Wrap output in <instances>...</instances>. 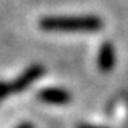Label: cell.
I'll list each match as a JSON object with an SVG mask.
<instances>
[{
  "mask_svg": "<svg viewBox=\"0 0 128 128\" xmlns=\"http://www.w3.org/2000/svg\"><path fill=\"white\" fill-rule=\"evenodd\" d=\"M43 30L54 32H94L102 27V21L96 16H51L40 21Z\"/></svg>",
  "mask_w": 128,
  "mask_h": 128,
  "instance_id": "cell-1",
  "label": "cell"
},
{
  "mask_svg": "<svg viewBox=\"0 0 128 128\" xmlns=\"http://www.w3.org/2000/svg\"><path fill=\"white\" fill-rule=\"evenodd\" d=\"M43 72H45V69H43V66H40V64H35V66L29 67V69L24 72V74L16 80L14 83H11V85H10L11 91H13V93H19V91L26 90L30 83H34L35 80H38L40 77H42Z\"/></svg>",
  "mask_w": 128,
  "mask_h": 128,
  "instance_id": "cell-2",
  "label": "cell"
},
{
  "mask_svg": "<svg viewBox=\"0 0 128 128\" xmlns=\"http://www.w3.org/2000/svg\"><path fill=\"white\" fill-rule=\"evenodd\" d=\"M38 99L45 104L53 106H64L70 101V93L62 88H45L38 93Z\"/></svg>",
  "mask_w": 128,
  "mask_h": 128,
  "instance_id": "cell-3",
  "label": "cell"
},
{
  "mask_svg": "<svg viewBox=\"0 0 128 128\" xmlns=\"http://www.w3.org/2000/svg\"><path fill=\"white\" fill-rule=\"evenodd\" d=\"M115 64V53H114V48H112L110 43H104L99 48V54H98V67L99 70L102 72H109L112 70Z\"/></svg>",
  "mask_w": 128,
  "mask_h": 128,
  "instance_id": "cell-4",
  "label": "cell"
},
{
  "mask_svg": "<svg viewBox=\"0 0 128 128\" xmlns=\"http://www.w3.org/2000/svg\"><path fill=\"white\" fill-rule=\"evenodd\" d=\"M8 93H11V88L8 83H3V82H0V101H2L3 98L8 94Z\"/></svg>",
  "mask_w": 128,
  "mask_h": 128,
  "instance_id": "cell-5",
  "label": "cell"
},
{
  "mask_svg": "<svg viewBox=\"0 0 128 128\" xmlns=\"http://www.w3.org/2000/svg\"><path fill=\"white\" fill-rule=\"evenodd\" d=\"M18 128H34V125H32V123H22V125H19Z\"/></svg>",
  "mask_w": 128,
  "mask_h": 128,
  "instance_id": "cell-6",
  "label": "cell"
},
{
  "mask_svg": "<svg viewBox=\"0 0 128 128\" xmlns=\"http://www.w3.org/2000/svg\"><path fill=\"white\" fill-rule=\"evenodd\" d=\"M78 128H99V126H91V125H80Z\"/></svg>",
  "mask_w": 128,
  "mask_h": 128,
  "instance_id": "cell-7",
  "label": "cell"
}]
</instances>
